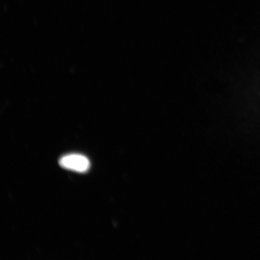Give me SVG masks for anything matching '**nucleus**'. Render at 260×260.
<instances>
[{
  "mask_svg": "<svg viewBox=\"0 0 260 260\" xmlns=\"http://www.w3.org/2000/svg\"><path fill=\"white\" fill-rule=\"evenodd\" d=\"M59 165L66 170L84 173L90 168V162L86 156L72 154L63 156L60 159Z\"/></svg>",
  "mask_w": 260,
  "mask_h": 260,
  "instance_id": "f257e3e1",
  "label": "nucleus"
}]
</instances>
